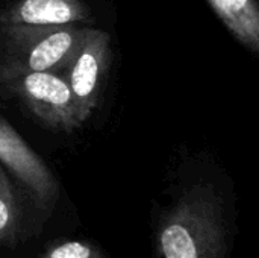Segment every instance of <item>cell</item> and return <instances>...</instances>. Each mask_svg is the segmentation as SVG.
<instances>
[{"instance_id":"cell-5","label":"cell","mask_w":259,"mask_h":258,"mask_svg":"<svg viewBox=\"0 0 259 258\" xmlns=\"http://www.w3.org/2000/svg\"><path fill=\"white\" fill-rule=\"evenodd\" d=\"M0 163L27 189L39 207L55 204L58 182L33 149L3 119H0Z\"/></svg>"},{"instance_id":"cell-7","label":"cell","mask_w":259,"mask_h":258,"mask_svg":"<svg viewBox=\"0 0 259 258\" xmlns=\"http://www.w3.org/2000/svg\"><path fill=\"white\" fill-rule=\"evenodd\" d=\"M220 21L247 50H259V8L256 0H206Z\"/></svg>"},{"instance_id":"cell-8","label":"cell","mask_w":259,"mask_h":258,"mask_svg":"<svg viewBox=\"0 0 259 258\" xmlns=\"http://www.w3.org/2000/svg\"><path fill=\"white\" fill-rule=\"evenodd\" d=\"M21 210L14 187L0 167V245H12L20 233Z\"/></svg>"},{"instance_id":"cell-1","label":"cell","mask_w":259,"mask_h":258,"mask_svg":"<svg viewBox=\"0 0 259 258\" xmlns=\"http://www.w3.org/2000/svg\"><path fill=\"white\" fill-rule=\"evenodd\" d=\"M223 204L208 184L190 187L164 213L156 233L158 258H226Z\"/></svg>"},{"instance_id":"cell-4","label":"cell","mask_w":259,"mask_h":258,"mask_svg":"<svg viewBox=\"0 0 259 258\" xmlns=\"http://www.w3.org/2000/svg\"><path fill=\"white\" fill-rule=\"evenodd\" d=\"M111 64V36L99 29H85L83 40L61 73L70 87L82 125L96 109Z\"/></svg>"},{"instance_id":"cell-6","label":"cell","mask_w":259,"mask_h":258,"mask_svg":"<svg viewBox=\"0 0 259 258\" xmlns=\"http://www.w3.org/2000/svg\"><path fill=\"white\" fill-rule=\"evenodd\" d=\"M90 15L83 0H17L0 14V29L79 24Z\"/></svg>"},{"instance_id":"cell-9","label":"cell","mask_w":259,"mask_h":258,"mask_svg":"<svg viewBox=\"0 0 259 258\" xmlns=\"http://www.w3.org/2000/svg\"><path fill=\"white\" fill-rule=\"evenodd\" d=\"M44 258H106L105 254L91 243L82 240L62 242L50 248Z\"/></svg>"},{"instance_id":"cell-3","label":"cell","mask_w":259,"mask_h":258,"mask_svg":"<svg viewBox=\"0 0 259 258\" xmlns=\"http://www.w3.org/2000/svg\"><path fill=\"white\" fill-rule=\"evenodd\" d=\"M0 87L18 96L44 125L73 131L82 126L65 79L55 71H35L0 79Z\"/></svg>"},{"instance_id":"cell-2","label":"cell","mask_w":259,"mask_h":258,"mask_svg":"<svg viewBox=\"0 0 259 258\" xmlns=\"http://www.w3.org/2000/svg\"><path fill=\"white\" fill-rule=\"evenodd\" d=\"M87 27L77 24L0 29V79L35 73H61L80 46Z\"/></svg>"}]
</instances>
